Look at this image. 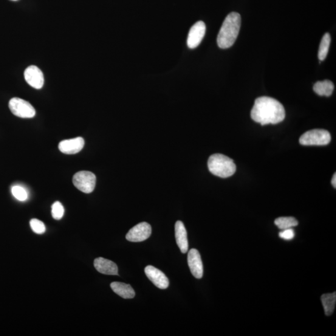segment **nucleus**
Here are the masks:
<instances>
[{
    "instance_id": "1",
    "label": "nucleus",
    "mask_w": 336,
    "mask_h": 336,
    "mask_svg": "<svg viewBox=\"0 0 336 336\" xmlns=\"http://www.w3.org/2000/svg\"><path fill=\"white\" fill-rule=\"evenodd\" d=\"M251 117L262 125L277 124L284 120L285 110L283 105L275 98L259 97L251 111Z\"/></svg>"
},
{
    "instance_id": "2",
    "label": "nucleus",
    "mask_w": 336,
    "mask_h": 336,
    "mask_svg": "<svg viewBox=\"0 0 336 336\" xmlns=\"http://www.w3.org/2000/svg\"><path fill=\"white\" fill-rule=\"evenodd\" d=\"M241 26V16L238 13L231 12L226 17L217 36V44L221 49L230 47L238 37Z\"/></svg>"
},
{
    "instance_id": "3",
    "label": "nucleus",
    "mask_w": 336,
    "mask_h": 336,
    "mask_svg": "<svg viewBox=\"0 0 336 336\" xmlns=\"http://www.w3.org/2000/svg\"><path fill=\"white\" fill-rule=\"evenodd\" d=\"M208 168L215 176L226 178L232 176L236 171V165L231 158L222 154H214L209 158Z\"/></svg>"
},
{
    "instance_id": "4",
    "label": "nucleus",
    "mask_w": 336,
    "mask_h": 336,
    "mask_svg": "<svg viewBox=\"0 0 336 336\" xmlns=\"http://www.w3.org/2000/svg\"><path fill=\"white\" fill-rule=\"evenodd\" d=\"M329 132L323 129H314L306 132L299 138V143L304 146L327 145L331 142Z\"/></svg>"
},
{
    "instance_id": "5",
    "label": "nucleus",
    "mask_w": 336,
    "mask_h": 336,
    "mask_svg": "<svg viewBox=\"0 0 336 336\" xmlns=\"http://www.w3.org/2000/svg\"><path fill=\"white\" fill-rule=\"evenodd\" d=\"M73 184L79 190L89 194L94 191L96 185V176L90 171H79L74 174Z\"/></svg>"
},
{
    "instance_id": "6",
    "label": "nucleus",
    "mask_w": 336,
    "mask_h": 336,
    "mask_svg": "<svg viewBox=\"0 0 336 336\" xmlns=\"http://www.w3.org/2000/svg\"><path fill=\"white\" fill-rule=\"evenodd\" d=\"M9 108L13 115L22 118L35 117V108L28 101L18 97L11 98L9 101Z\"/></svg>"
},
{
    "instance_id": "7",
    "label": "nucleus",
    "mask_w": 336,
    "mask_h": 336,
    "mask_svg": "<svg viewBox=\"0 0 336 336\" xmlns=\"http://www.w3.org/2000/svg\"><path fill=\"white\" fill-rule=\"evenodd\" d=\"M151 234V225L146 222H142L131 228L126 234L127 241L140 242L146 241Z\"/></svg>"
},
{
    "instance_id": "8",
    "label": "nucleus",
    "mask_w": 336,
    "mask_h": 336,
    "mask_svg": "<svg viewBox=\"0 0 336 336\" xmlns=\"http://www.w3.org/2000/svg\"><path fill=\"white\" fill-rule=\"evenodd\" d=\"M206 27L204 22H196L189 31L187 44L190 49H194L200 44L205 34Z\"/></svg>"
},
{
    "instance_id": "9",
    "label": "nucleus",
    "mask_w": 336,
    "mask_h": 336,
    "mask_svg": "<svg viewBox=\"0 0 336 336\" xmlns=\"http://www.w3.org/2000/svg\"><path fill=\"white\" fill-rule=\"evenodd\" d=\"M25 80L30 86L36 89H41L44 86L43 73L36 66L28 67L24 73Z\"/></svg>"
},
{
    "instance_id": "10",
    "label": "nucleus",
    "mask_w": 336,
    "mask_h": 336,
    "mask_svg": "<svg viewBox=\"0 0 336 336\" xmlns=\"http://www.w3.org/2000/svg\"><path fill=\"white\" fill-rule=\"evenodd\" d=\"M146 275L158 289L165 290L169 287V279L165 273L158 268L149 265L145 268Z\"/></svg>"
},
{
    "instance_id": "11",
    "label": "nucleus",
    "mask_w": 336,
    "mask_h": 336,
    "mask_svg": "<svg viewBox=\"0 0 336 336\" xmlns=\"http://www.w3.org/2000/svg\"><path fill=\"white\" fill-rule=\"evenodd\" d=\"M188 263L191 272L195 278L200 279L202 277L204 270L199 251L193 248L189 251Z\"/></svg>"
},
{
    "instance_id": "12",
    "label": "nucleus",
    "mask_w": 336,
    "mask_h": 336,
    "mask_svg": "<svg viewBox=\"0 0 336 336\" xmlns=\"http://www.w3.org/2000/svg\"><path fill=\"white\" fill-rule=\"evenodd\" d=\"M83 138L77 137L62 141L59 144V149L63 153L74 154L80 152L84 146Z\"/></svg>"
},
{
    "instance_id": "13",
    "label": "nucleus",
    "mask_w": 336,
    "mask_h": 336,
    "mask_svg": "<svg viewBox=\"0 0 336 336\" xmlns=\"http://www.w3.org/2000/svg\"><path fill=\"white\" fill-rule=\"evenodd\" d=\"M175 237L177 246L182 252L187 253L189 248L187 231L182 221H177L175 224Z\"/></svg>"
},
{
    "instance_id": "14",
    "label": "nucleus",
    "mask_w": 336,
    "mask_h": 336,
    "mask_svg": "<svg viewBox=\"0 0 336 336\" xmlns=\"http://www.w3.org/2000/svg\"><path fill=\"white\" fill-rule=\"evenodd\" d=\"M95 269L100 273L108 275H117V265L111 261L104 258H97L94 261Z\"/></svg>"
},
{
    "instance_id": "15",
    "label": "nucleus",
    "mask_w": 336,
    "mask_h": 336,
    "mask_svg": "<svg viewBox=\"0 0 336 336\" xmlns=\"http://www.w3.org/2000/svg\"><path fill=\"white\" fill-rule=\"evenodd\" d=\"M111 289L118 296L124 299L134 298L135 292L131 285L121 283V282H113L111 284Z\"/></svg>"
},
{
    "instance_id": "16",
    "label": "nucleus",
    "mask_w": 336,
    "mask_h": 336,
    "mask_svg": "<svg viewBox=\"0 0 336 336\" xmlns=\"http://www.w3.org/2000/svg\"><path fill=\"white\" fill-rule=\"evenodd\" d=\"M334 89V84L331 81L325 80L317 82L313 87V90L319 95L329 97Z\"/></svg>"
},
{
    "instance_id": "17",
    "label": "nucleus",
    "mask_w": 336,
    "mask_h": 336,
    "mask_svg": "<svg viewBox=\"0 0 336 336\" xmlns=\"http://www.w3.org/2000/svg\"><path fill=\"white\" fill-rule=\"evenodd\" d=\"M321 299L326 315L331 316L335 309L336 293L322 295Z\"/></svg>"
},
{
    "instance_id": "18",
    "label": "nucleus",
    "mask_w": 336,
    "mask_h": 336,
    "mask_svg": "<svg viewBox=\"0 0 336 336\" xmlns=\"http://www.w3.org/2000/svg\"><path fill=\"white\" fill-rule=\"evenodd\" d=\"M275 224L279 229L285 230L297 226L298 222L294 217H282L276 219L275 221Z\"/></svg>"
},
{
    "instance_id": "19",
    "label": "nucleus",
    "mask_w": 336,
    "mask_h": 336,
    "mask_svg": "<svg viewBox=\"0 0 336 336\" xmlns=\"http://www.w3.org/2000/svg\"><path fill=\"white\" fill-rule=\"evenodd\" d=\"M331 41V36L329 33H326L322 38L318 52V58L320 61H324L326 58Z\"/></svg>"
},
{
    "instance_id": "20",
    "label": "nucleus",
    "mask_w": 336,
    "mask_h": 336,
    "mask_svg": "<svg viewBox=\"0 0 336 336\" xmlns=\"http://www.w3.org/2000/svg\"><path fill=\"white\" fill-rule=\"evenodd\" d=\"M13 196L20 201H24L28 199V195L25 189L19 186H13L11 189Z\"/></svg>"
},
{
    "instance_id": "21",
    "label": "nucleus",
    "mask_w": 336,
    "mask_h": 336,
    "mask_svg": "<svg viewBox=\"0 0 336 336\" xmlns=\"http://www.w3.org/2000/svg\"><path fill=\"white\" fill-rule=\"evenodd\" d=\"M64 214V208L60 202L54 203L52 205V216L56 220L63 218Z\"/></svg>"
},
{
    "instance_id": "22",
    "label": "nucleus",
    "mask_w": 336,
    "mask_h": 336,
    "mask_svg": "<svg viewBox=\"0 0 336 336\" xmlns=\"http://www.w3.org/2000/svg\"><path fill=\"white\" fill-rule=\"evenodd\" d=\"M30 226L34 232L36 234H42L46 231V227H45L44 223L38 219L31 220Z\"/></svg>"
},
{
    "instance_id": "23",
    "label": "nucleus",
    "mask_w": 336,
    "mask_h": 336,
    "mask_svg": "<svg viewBox=\"0 0 336 336\" xmlns=\"http://www.w3.org/2000/svg\"><path fill=\"white\" fill-rule=\"evenodd\" d=\"M279 236L280 238L286 241H290L294 239L295 236V231L292 229V228H287V229L283 230L279 233Z\"/></svg>"
},
{
    "instance_id": "24",
    "label": "nucleus",
    "mask_w": 336,
    "mask_h": 336,
    "mask_svg": "<svg viewBox=\"0 0 336 336\" xmlns=\"http://www.w3.org/2000/svg\"><path fill=\"white\" fill-rule=\"evenodd\" d=\"M331 183L333 186V187L334 188H336V174L335 173L334 174V176L332 177V179L331 180Z\"/></svg>"
},
{
    "instance_id": "25",
    "label": "nucleus",
    "mask_w": 336,
    "mask_h": 336,
    "mask_svg": "<svg viewBox=\"0 0 336 336\" xmlns=\"http://www.w3.org/2000/svg\"><path fill=\"white\" fill-rule=\"evenodd\" d=\"M12 1H18V0H12Z\"/></svg>"
}]
</instances>
